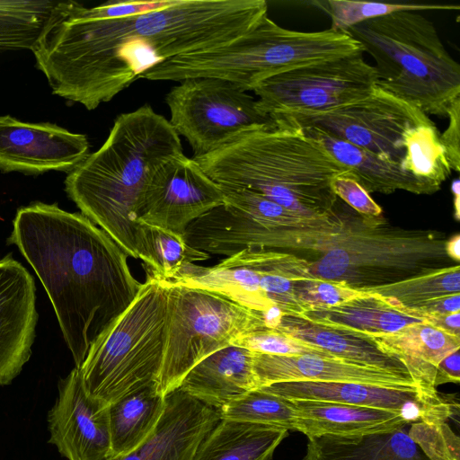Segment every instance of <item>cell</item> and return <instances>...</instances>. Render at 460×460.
Instances as JSON below:
<instances>
[{
    "label": "cell",
    "mask_w": 460,
    "mask_h": 460,
    "mask_svg": "<svg viewBox=\"0 0 460 460\" xmlns=\"http://www.w3.org/2000/svg\"><path fill=\"white\" fill-rule=\"evenodd\" d=\"M166 303L163 281L146 274L133 302L94 341L79 368L84 389L92 397L110 405L157 385Z\"/></svg>",
    "instance_id": "52a82bcc"
},
{
    "label": "cell",
    "mask_w": 460,
    "mask_h": 460,
    "mask_svg": "<svg viewBox=\"0 0 460 460\" xmlns=\"http://www.w3.org/2000/svg\"><path fill=\"white\" fill-rule=\"evenodd\" d=\"M298 317L316 324L368 336L388 335L407 325L426 322L418 314L392 299L362 292L335 306L310 310Z\"/></svg>",
    "instance_id": "484cf974"
},
{
    "label": "cell",
    "mask_w": 460,
    "mask_h": 460,
    "mask_svg": "<svg viewBox=\"0 0 460 460\" xmlns=\"http://www.w3.org/2000/svg\"><path fill=\"white\" fill-rule=\"evenodd\" d=\"M169 122L191 146L194 156L206 155L276 120L261 113L256 99L233 83L217 78H190L166 94Z\"/></svg>",
    "instance_id": "7c38bea8"
},
{
    "label": "cell",
    "mask_w": 460,
    "mask_h": 460,
    "mask_svg": "<svg viewBox=\"0 0 460 460\" xmlns=\"http://www.w3.org/2000/svg\"><path fill=\"white\" fill-rule=\"evenodd\" d=\"M37 322L34 279L9 254L0 260V385L11 384L30 359Z\"/></svg>",
    "instance_id": "d6986e66"
},
{
    "label": "cell",
    "mask_w": 460,
    "mask_h": 460,
    "mask_svg": "<svg viewBox=\"0 0 460 460\" xmlns=\"http://www.w3.org/2000/svg\"><path fill=\"white\" fill-rule=\"evenodd\" d=\"M408 435L429 460H460V438L447 421L415 420Z\"/></svg>",
    "instance_id": "d590c367"
},
{
    "label": "cell",
    "mask_w": 460,
    "mask_h": 460,
    "mask_svg": "<svg viewBox=\"0 0 460 460\" xmlns=\"http://www.w3.org/2000/svg\"><path fill=\"white\" fill-rule=\"evenodd\" d=\"M302 129L306 136L323 146L341 165L348 168L346 176L357 181L368 193L391 194L396 190H405L430 195L441 188L435 181L416 177L403 170L398 162L385 159L320 128L306 127Z\"/></svg>",
    "instance_id": "7402d4cb"
},
{
    "label": "cell",
    "mask_w": 460,
    "mask_h": 460,
    "mask_svg": "<svg viewBox=\"0 0 460 460\" xmlns=\"http://www.w3.org/2000/svg\"><path fill=\"white\" fill-rule=\"evenodd\" d=\"M224 200L223 189L182 153L153 176L140 205L139 222L184 236L193 221Z\"/></svg>",
    "instance_id": "9a60e30c"
},
{
    "label": "cell",
    "mask_w": 460,
    "mask_h": 460,
    "mask_svg": "<svg viewBox=\"0 0 460 460\" xmlns=\"http://www.w3.org/2000/svg\"><path fill=\"white\" fill-rule=\"evenodd\" d=\"M58 1L31 50L52 93L95 110L151 67L225 45L267 15L264 0H178L137 16L92 20Z\"/></svg>",
    "instance_id": "6da1fadb"
},
{
    "label": "cell",
    "mask_w": 460,
    "mask_h": 460,
    "mask_svg": "<svg viewBox=\"0 0 460 460\" xmlns=\"http://www.w3.org/2000/svg\"><path fill=\"white\" fill-rule=\"evenodd\" d=\"M372 337L406 362L428 395L439 396L434 385L436 367L447 355L460 349V337L427 322L407 325L392 334Z\"/></svg>",
    "instance_id": "f1b7e54d"
},
{
    "label": "cell",
    "mask_w": 460,
    "mask_h": 460,
    "mask_svg": "<svg viewBox=\"0 0 460 460\" xmlns=\"http://www.w3.org/2000/svg\"><path fill=\"white\" fill-rule=\"evenodd\" d=\"M345 32L375 59L376 87L439 117L460 97V65L420 12L393 13Z\"/></svg>",
    "instance_id": "8992f818"
},
{
    "label": "cell",
    "mask_w": 460,
    "mask_h": 460,
    "mask_svg": "<svg viewBox=\"0 0 460 460\" xmlns=\"http://www.w3.org/2000/svg\"><path fill=\"white\" fill-rule=\"evenodd\" d=\"M434 122L411 129L405 137L401 166L416 177L442 184L452 169Z\"/></svg>",
    "instance_id": "d6a6232c"
},
{
    "label": "cell",
    "mask_w": 460,
    "mask_h": 460,
    "mask_svg": "<svg viewBox=\"0 0 460 460\" xmlns=\"http://www.w3.org/2000/svg\"><path fill=\"white\" fill-rule=\"evenodd\" d=\"M289 401L296 411L295 430L307 438L390 432L415 421L401 411L324 401Z\"/></svg>",
    "instance_id": "603a6c76"
},
{
    "label": "cell",
    "mask_w": 460,
    "mask_h": 460,
    "mask_svg": "<svg viewBox=\"0 0 460 460\" xmlns=\"http://www.w3.org/2000/svg\"><path fill=\"white\" fill-rule=\"evenodd\" d=\"M451 191L454 195V208H455V217L456 220H459L460 218V208H459V205H460V197H459V194H460V184H459V180L458 179H456L455 181H452L451 183Z\"/></svg>",
    "instance_id": "bcb514c9"
},
{
    "label": "cell",
    "mask_w": 460,
    "mask_h": 460,
    "mask_svg": "<svg viewBox=\"0 0 460 460\" xmlns=\"http://www.w3.org/2000/svg\"><path fill=\"white\" fill-rule=\"evenodd\" d=\"M376 84L374 66L357 53L276 75L252 92L258 110L274 119L346 106L369 95Z\"/></svg>",
    "instance_id": "4fadbf2b"
},
{
    "label": "cell",
    "mask_w": 460,
    "mask_h": 460,
    "mask_svg": "<svg viewBox=\"0 0 460 460\" xmlns=\"http://www.w3.org/2000/svg\"><path fill=\"white\" fill-rule=\"evenodd\" d=\"M7 243L17 246L41 281L79 369L141 288L128 254L82 213L42 202L17 210Z\"/></svg>",
    "instance_id": "7a4b0ae2"
},
{
    "label": "cell",
    "mask_w": 460,
    "mask_h": 460,
    "mask_svg": "<svg viewBox=\"0 0 460 460\" xmlns=\"http://www.w3.org/2000/svg\"><path fill=\"white\" fill-rule=\"evenodd\" d=\"M446 251L447 255L456 262L460 261V235L456 234L448 238L446 244Z\"/></svg>",
    "instance_id": "f6af8a7d"
},
{
    "label": "cell",
    "mask_w": 460,
    "mask_h": 460,
    "mask_svg": "<svg viewBox=\"0 0 460 460\" xmlns=\"http://www.w3.org/2000/svg\"><path fill=\"white\" fill-rule=\"evenodd\" d=\"M409 426L360 436L310 437L302 460H429L409 437Z\"/></svg>",
    "instance_id": "4316f807"
},
{
    "label": "cell",
    "mask_w": 460,
    "mask_h": 460,
    "mask_svg": "<svg viewBox=\"0 0 460 460\" xmlns=\"http://www.w3.org/2000/svg\"><path fill=\"white\" fill-rule=\"evenodd\" d=\"M166 288L164 349L157 381L164 397L198 363L251 332L266 328L261 314L212 291L172 281Z\"/></svg>",
    "instance_id": "30bf717a"
},
{
    "label": "cell",
    "mask_w": 460,
    "mask_h": 460,
    "mask_svg": "<svg viewBox=\"0 0 460 460\" xmlns=\"http://www.w3.org/2000/svg\"><path fill=\"white\" fill-rule=\"evenodd\" d=\"M457 349L443 358L436 367L434 385L460 381V353Z\"/></svg>",
    "instance_id": "7bdbcfd3"
},
{
    "label": "cell",
    "mask_w": 460,
    "mask_h": 460,
    "mask_svg": "<svg viewBox=\"0 0 460 460\" xmlns=\"http://www.w3.org/2000/svg\"><path fill=\"white\" fill-rule=\"evenodd\" d=\"M295 294L305 312L335 306L361 294L343 284L310 276L295 283Z\"/></svg>",
    "instance_id": "74e56055"
},
{
    "label": "cell",
    "mask_w": 460,
    "mask_h": 460,
    "mask_svg": "<svg viewBox=\"0 0 460 460\" xmlns=\"http://www.w3.org/2000/svg\"><path fill=\"white\" fill-rule=\"evenodd\" d=\"M315 5L327 13L332 20L331 30L345 31L362 22L401 11L459 10L453 4H389L353 0L315 1Z\"/></svg>",
    "instance_id": "e575fe53"
},
{
    "label": "cell",
    "mask_w": 460,
    "mask_h": 460,
    "mask_svg": "<svg viewBox=\"0 0 460 460\" xmlns=\"http://www.w3.org/2000/svg\"><path fill=\"white\" fill-rule=\"evenodd\" d=\"M222 189L224 203L193 221L184 233L190 247L209 255L229 257L248 248L310 255L342 228L336 205L332 216L309 219L255 191Z\"/></svg>",
    "instance_id": "ba28073f"
},
{
    "label": "cell",
    "mask_w": 460,
    "mask_h": 460,
    "mask_svg": "<svg viewBox=\"0 0 460 460\" xmlns=\"http://www.w3.org/2000/svg\"><path fill=\"white\" fill-rule=\"evenodd\" d=\"M234 346L245 348L254 352L279 356L312 354L335 358L318 347L270 328H262L246 333L238 338Z\"/></svg>",
    "instance_id": "8d00e7d4"
},
{
    "label": "cell",
    "mask_w": 460,
    "mask_h": 460,
    "mask_svg": "<svg viewBox=\"0 0 460 460\" xmlns=\"http://www.w3.org/2000/svg\"><path fill=\"white\" fill-rule=\"evenodd\" d=\"M447 117L449 120L448 126L440 134L439 138L452 171L458 172L460 169V97L451 103Z\"/></svg>",
    "instance_id": "60d3db41"
},
{
    "label": "cell",
    "mask_w": 460,
    "mask_h": 460,
    "mask_svg": "<svg viewBox=\"0 0 460 460\" xmlns=\"http://www.w3.org/2000/svg\"><path fill=\"white\" fill-rule=\"evenodd\" d=\"M288 429L220 419L201 440L193 460H271Z\"/></svg>",
    "instance_id": "83f0119b"
},
{
    "label": "cell",
    "mask_w": 460,
    "mask_h": 460,
    "mask_svg": "<svg viewBox=\"0 0 460 460\" xmlns=\"http://www.w3.org/2000/svg\"><path fill=\"white\" fill-rule=\"evenodd\" d=\"M307 261L295 253L243 249L212 267L185 265L172 280L221 295L262 315L274 329L283 315L300 316L305 309L295 283L310 277Z\"/></svg>",
    "instance_id": "8fae6325"
},
{
    "label": "cell",
    "mask_w": 460,
    "mask_h": 460,
    "mask_svg": "<svg viewBox=\"0 0 460 460\" xmlns=\"http://www.w3.org/2000/svg\"><path fill=\"white\" fill-rule=\"evenodd\" d=\"M179 389L208 406L220 409L258 389L253 351L234 345L216 351L190 370Z\"/></svg>",
    "instance_id": "d4e9b609"
},
{
    "label": "cell",
    "mask_w": 460,
    "mask_h": 460,
    "mask_svg": "<svg viewBox=\"0 0 460 460\" xmlns=\"http://www.w3.org/2000/svg\"><path fill=\"white\" fill-rule=\"evenodd\" d=\"M331 186L336 197L357 213L365 217L382 216V208L353 178L346 175L337 176L332 181Z\"/></svg>",
    "instance_id": "ab89813d"
},
{
    "label": "cell",
    "mask_w": 460,
    "mask_h": 460,
    "mask_svg": "<svg viewBox=\"0 0 460 460\" xmlns=\"http://www.w3.org/2000/svg\"><path fill=\"white\" fill-rule=\"evenodd\" d=\"M253 370L258 389L274 383L295 381L346 382L421 389L411 376L312 354L279 356L253 351Z\"/></svg>",
    "instance_id": "44dd1931"
},
{
    "label": "cell",
    "mask_w": 460,
    "mask_h": 460,
    "mask_svg": "<svg viewBox=\"0 0 460 460\" xmlns=\"http://www.w3.org/2000/svg\"><path fill=\"white\" fill-rule=\"evenodd\" d=\"M274 329L318 347L335 358L411 376L421 388L416 376L406 362L397 354L385 349L372 336L316 324L292 315H283Z\"/></svg>",
    "instance_id": "cb8c5ba5"
},
{
    "label": "cell",
    "mask_w": 460,
    "mask_h": 460,
    "mask_svg": "<svg viewBox=\"0 0 460 460\" xmlns=\"http://www.w3.org/2000/svg\"><path fill=\"white\" fill-rule=\"evenodd\" d=\"M219 420L217 409L178 388L166 396L164 414L151 437L131 453L108 460H193L201 440Z\"/></svg>",
    "instance_id": "ffe728a7"
},
{
    "label": "cell",
    "mask_w": 460,
    "mask_h": 460,
    "mask_svg": "<svg viewBox=\"0 0 460 460\" xmlns=\"http://www.w3.org/2000/svg\"><path fill=\"white\" fill-rule=\"evenodd\" d=\"M259 389L287 400L324 401L401 411L414 420L447 421L453 414L452 406L442 398H431L416 386L295 381L274 383Z\"/></svg>",
    "instance_id": "ac0fdd59"
},
{
    "label": "cell",
    "mask_w": 460,
    "mask_h": 460,
    "mask_svg": "<svg viewBox=\"0 0 460 460\" xmlns=\"http://www.w3.org/2000/svg\"><path fill=\"white\" fill-rule=\"evenodd\" d=\"M220 419L266 424L295 430L296 411L289 400L252 390L217 409Z\"/></svg>",
    "instance_id": "836d02e7"
},
{
    "label": "cell",
    "mask_w": 460,
    "mask_h": 460,
    "mask_svg": "<svg viewBox=\"0 0 460 460\" xmlns=\"http://www.w3.org/2000/svg\"><path fill=\"white\" fill-rule=\"evenodd\" d=\"M137 253L151 277L172 281L187 264L206 261L210 255L190 247L184 236L140 222Z\"/></svg>",
    "instance_id": "4dcf8cb0"
},
{
    "label": "cell",
    "mask_w": 460,
    "mask_h": 460,
    "mask_svg": "<svg viewBox=\"0 0 460 460\" xmlns=\"http://www.w3.org/2000/svg\"><path fill=\"white\" fill-rule=\"evenodd\" d=\"M300 128L314 127L401 164L404 141L416 127L430 124L429 115L416 106L376 87L367 97L329 111L282 116Z\"/></svg>",
    "instance_id": "5bb4252c"
},
{
    "label": "cell",
    "mask_w": 460,
    "mask_h": 460,
    "mask_svg": "<svg viewBox=\"0 0 460 460\" xmlns=\"http://www.w3.org/2000/svg\"><path fill=\"white\" fill-rule=\"evenodd\" d=\"M192 157L222 188L255 191L309 219L325 218L338 199L331 182L349 169L302 128L282 119Z\"/></svg>",
    "instance_id": "277c9868"
},
{
    "label": "cell",
    "mask_w": 460,
    "mask_h": 460,
    "mask_svg": "<svg viewBox=\"0 0 460 460\" xmlns=\"http://www.w3.org/2000/svg\"><path fill=\"white\" fill-rule=\"evenodd\" d=\"M425 321L444 332L460 337V312L428 316Z\"/></svg>",
    "instance_id": "ee69618b"
},
{
    "label": "cell",
    "mask_w": 460,
    "mask_h": 460,
    "mask_svg": "<svg viewBox=\"0 0 460 460\" xmlns=\"http://www.w3.org/2000/svg\"><path fill=\"white\" fill-rule=\"evenodd\" d=\"M177 2L178 0H113L90 8L76 2L75 12L78 15L92 20L122 19L159 11Z\"/></svg>",
    "instance_id": "f35d334b"
},
{
    "label": "cell",
    "mask_w": 460,
    "mask_h": 460,
    "mask_svg": "<svg viewBox=\"0 0 460 460\" xmlns=\"http://www.w3.org/2000/svg\"><path fill=\"white\" fill-rule=\"evenodd\" d=\"M85 135L48 122L0 116V170L35 175L76 168L90 154Z\"/></svg>",
    "instance_id": "e0dca14e"
},
{
    "label": "cell",
    "mask_w": 460,
    "mask_h": 460,
    "mask_svg": "<svg viewBox=\"0 0 460 460\" xmlns=\"http://www.w3.org/2000/svg\"><path fill=\"white\" fill-rule=\"evenodd\" d=\"M424 319L428 316L460 312V294L436 297L407 308Z\"/></svg>",
    "instance_id": "b9f144b4"
},
{
    "label": "cell",
    "mask_w": 460,
    "mask_h": 460,
    "mask_svg": "<svg viewBox=\"0 0 460 460\" xmlns=\"http://www.w3.org/2000/svg\"><path fill=\"white\" fill-rule=\"evenodd\" d=\"M166 397L151 385L110 404V458L126 456L142 446L155 430Z\"/></svg>",
    "instance_id": "f546056e"
},
{
    "label": "cell",
    "mask_w": 460,
    "mask_h": 460,
    "mask_svg": "<svg viewBox=\"0 0 460 460\" xmlns=\"http://www.w3.org/2000/svg\"><path fill=\"white\" fill-rule=\"evenodd\" d=\"M318 43L312 32L285 29L264 16L251 31L217 48L174 57L139 78L181 82L217 78L253 91L276 75L314 63Z\"/></svg>",
    "instance_id": "9c48e42d"
},
{
    "label": "cell",
    "mask_w": 460,
    "mask_h": 460,
    "mask_svg": "<svg viewBox=\"0 0 460 460\" xmlns=\"http://www.w3.org/2000/svg\"><path fill=\"white\" fill-rule=\"evenodd\" d=\"M179 135L150 105L119 114L102 146L65 180L82 214L129 257L138 259L137 232L145 191L156 171L182 154Z\"/></svg>",
    "instance_id": "3957f363"
},
{
    "label": "cell",
    "mask_w": 460,
    "mask_h": 460,
    "mask_svg": "<svg viewBox=\"0 0 460 460\" xmlns=\"http://www.w3.org/2000/svg\"><path fill=\"white\" fill-rule=\"evenodd\" d=\"M342 228L310 254L309 273L359 291L459 264L447 253L444 232L405 229L383 216L365 217L340 199Z\"/></svg>",
    "instance_id": "5b68a950"
},
{
    "label": "cell",
    "mask_w": 460,
    "mask_h": 460,
    "mask_svg": "<svg viewBox=\"0 0 460 460\" xmlns=\"http://www.w3.org/2000/svg\"><path fill=\"white\" fill-rule=\"evenodd\" d=\"M110 405L92 397L75 367L58 385L48 412L49 442L67 460H108L111 456Z\"/></svg>",
    "instance_id": "2e32d148"
},
{
    "label": "cell",
    "mask_w": 460,
    "mask_h": 460,
    "mask_svg": "<svg viewBox=\"0 0 460 460\" xmlns=\"http://www.w3.org/2000/svg\"><path fill=\"white\" fill-rule=\"evenodd\" d=\"M359 291L376 294L394 300L404 308H411L436 297L460 294V266L456 264L394 284Z\"/></svg>",
    "instance_id": "1f68e13d"
}]
</instances>
